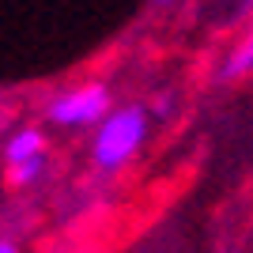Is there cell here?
Returning a JSON list of instances; mask_svg holds the SVG:
<instances>
[{
    "label": "cell",
    "mask_w": 253,
    "mask_h": 253,
    "mask_svg": "<svg viewBox=\"0 0 253 253\" xmlns=\"http://www.w3.org/2000/svg\"><path fill=\"white\" fill-rule=\"evenodd\" d=\"M148 136V110L140 106H121L98 121L95 144H91V159L98 170H117L136 155V148Z\"/></svg>",
    "instance_id": "6da1fadb"
},
{
    "label": "cell",
    "mask_w": 253,
    "mask_h": 253,
    "mask_svg": "<svg viewBox=\"0 0 253 253\" xmlns=\"http://www.w3.org/2000/svg\"><path fill=\"white\" fill-rule=\"evenodd\" d=\"M15 250H19L15 242H8V238H0V253H15Z\"/></svg>",
    "instance_id": "52a82bcc"
},
{
    "label": "cell",
    "mask_w": 253,
    "mask_h": 253,
    "mask_svg": "<svg viewBox=\"0 0 253 253\" xmlns=\"http://www.w3.org/2000/svg\"><path fill=\"white\" fill-rule=\"evenodd\" d=\"M151 4H170V0H151Z\"/></svg>",
    "instance_id": "ba28073f"
},
{
    "label": "cell",
    "mask_w": 253,
    "mask_h": 253,
    "mask_svg": "<svg viewBox=\"0 0 253 253\" xmlns=\"http://www.w3.org/2000/svg\"><path fill=\"white\" fill-rule=\"evenodd\" d=\"M167 110H170V95H159L155 98V117H167Z\"/></svg>",
    "instance_id": "8992f818"
},
{
    "label": "cell",
    "mask_w": 253,
    "mask_h": 253,
    "mask_svg": "<svg viewBox=\"0 0 253 253\" xmlns=\"http://www.w3.org/2000/svg\"><path fill=\"white\" fill-rule=\"evenodd\" d=\"M110 114V91L102 84H87L76 91H61L57 98L45 102V117L53 125L80 128V125H98Z\"/></svg>",
    "instance_id": "7a4b0ae2"
},
{
    "label": "cell",
    "mask_w": 253,
    "mask_h": 253,
    "mask_svg": "<svg viewBox=\"0 0 253 253\" xmlns=\"http://www.w3.org/2000/svg\"><path fill=\"white\" fill-rule=\"evenodd\" d=\"M8 181L11 185H31V181H38V174L45 170V155H34L27 159V163H15V167H8Z\"/></svg>",
    "instance_id": "5b68a950"
},
{
    "label": "cell",
    "mask_w": 253,
    "mask_h": 253,
    "mask_svg": "<svg viewBox=\"0 0 253 253\" xmlns=\"http://www.w3.org/2000/svg\"><path fill=\"white\" fill-rule=\"evenodd\" d=\"M246 72H253V31H250V38L238 45V53H231V61L223 64V80H238V76H246Z\"/></svg>",
    "instance_id": "277c9868"
},
{
    "label": "cell",
    "mask_w": 253,
    "mask_h": 253,
    "mask_svg": "<svg viewBox=\"0 0 253 253\" xmlns=\"http://www.w3.org/2000/svg\"><path fill=\"white\" fill-rule=\"evenodd\" d=\"M34 155H45V136L38 132V128H19V132L8 140V148H4L8 167L27 163V159H34Z\"/></svg>",
    "instance_id": "3957f363"
}]
</instances>
